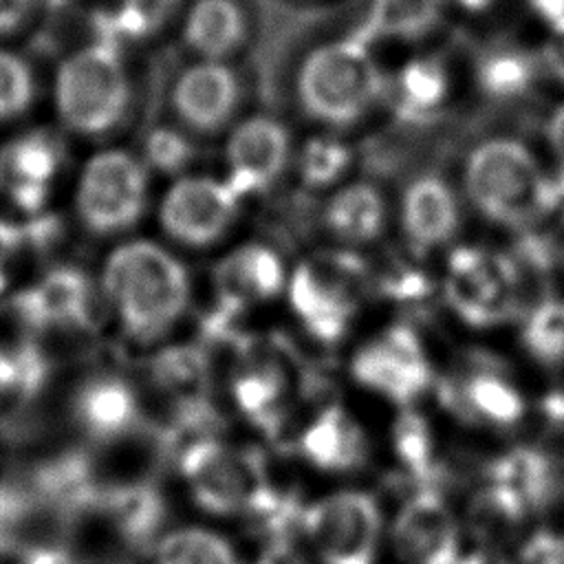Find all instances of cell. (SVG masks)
Instances as JSON below:
<instances>
[{
    "label": "cell",
    "instance_id": "8fae6325",
    "mask_svg": "<svg viewBox=\"0 0 564 564\" xmlns=\"http://www.w3.org/2000/svg\"><path fill=\"white\" fill-rule=\"evenodd\" d=\"M352 379L397 405H410L430 390L432 364L412 326L392 324L364 341L350 359Z\"/></svg>",
    "mask_w": 564,
    "mask_h": 564
},
{
    "label": "cell",
    "instance_id": "2e32d148",
    "mask_svg": "<svg viewBox=\"0 0 564 564\" xmlns=\"http://www.w3.org/2000/svg\"><path fill=\"white\" fill-rule=\"evenodd\" d=\"M20 317L35 328H90L99 308L93 280L77 267H57L29 286L15 304Z\"/></svg>",
    "mask_w": 564,
    "mask_h": 564
},
{
    "label": "cell",
    "instance_id": "8992f818",
    "mask_svg": "<svg viewBox=\"0 0 564 564\" xmlns=\"http://www.w3.org/2000/svg\"><path fill=\"white\" fill-rule=\"evenodd\" d=\"M75 207L90 234L117 236L132 229L148 207V165L119 148L97 152L79 174Z\"/></svg>",
    "mask_w": 564,
    "mask_h": 564
},
{
    "label": "cell",
    "instance_id": "e575fe53",
    "mask_svg": "<svg viewBox=\"0 0 564 564\" xmlns=\"http://www.w3.org/2000/svg\"><path fill=\"white\" fill-rule=\"evenodd\" d=\"M522 344L540 364L564 361V302L544 300L531 308L522 326Z\"/></svg>",
    "mask_w": 564,
    "mask_h": 564
},
{
    "label": "cell",
    "instance_id": "d6986e66",
    "mask_svg": "<svg viewBox=\"0 0 564 564\" xmlns=\"http://www.w3.org/2000/svg\"><path fill=\"white\" fill-rule=\"evenodd\" d=\"M73 416L90 438L110 443L134 430L139 421V397L117 375H93L75 390Z\"/></svg>",
    "mask_w": 564,
    "mask_h": 564
},
{
    "label": "cell",
    "instance_id": "4dcf8cb0",
    "mask_svg": "<svg viewBox=\"0 0 564 564\" xmlns=\"http://www.w3.org/2000/svg\"><path fill=\"white\" fill-rule=\"evenodd\" d=\"M538 62L518 48H494L476 62V84L485 97L518 99L535 79Z\"/></svg>",
    "mask_w": 564,
    "mask_h": 564
},
{
    "label": "cell",
    "instance_id": "4316f807",
    "mask_svg": "<svg viewBox=\"0 0 564 564\" xmlns=\"http://www.w3.org/2000/svg\"><path fill=\"white\" fill-rule=\"evenodd\" d=\"M126 542L148 546L165 520V502L148 482H130L104 489L101 502Z\"/></svg>",
    "mask_w": 564,
    "mask_h": 564
},
{
    "label": "cell",
    "instance_id": "7c38bea8",
    "mask_svg": "<svg viewBox=\"0 0 564 564\" xmlns=\"http://www.w3.org/2000/svg\"><path fill=\"white\" fill-rule=\"evenodd\" d=\"M167 99L178 128L192 137H212L234 126L242 79L229 62L196 57L174 75Z\"/></svg>",
    "mask_w": 564,
    "mask_h": 564
},
{
    "label": "cell",
    "instance_id": "9c48e42d",
    "mask_svg": "<svg viewBox=\"0 0 564 564\" xmlns=\"http://www.w3.org/2000/svg\"><path fill=\"white\" fill-rule=\"evenodd\" d=\"M300 529L322 564H372L381 509L372 494L341 489L304 507Z\"/></svg>",
    "mask_w": 564,
    "mask_h": 564
},
{
    "label": "cell",
    "instance_id": "74e56055",
    "mask_svg": "<svg viewBox=\"0 0 564 564\" xmlns=\"http://www.w3.org/2000/svg\"><path fill=\"white\" fill-rule=\"evenodd\" d=\"M518 557L520 564H564V535L540 529L522 542Z\"/></svg>",
    "mask_w": 564,
    "mask_h": 564
},
{
    "label": "cell",
    "instance_id": "60d3db41",
    "mask_svg": "<svg viewBox=\"0 0 564 564\" xmlns=\"http://www.w3.org/2000/svg\"><path fill=\"white\" fill-rule=\"evenodd\" d=\"M540 64L551 77L564 84V33H553V37L544 44Z\"/></svg>",
    "mask_w": 564,
    "mask_h": 564
},
{
    "label": "cell",
    "instance_id": "bcb514c9",
    "mask_svg": "<svg viewBox=\"0 0 564 564\" xmlns=\"http://www.w3.org/2000/svg\"><path fill=\"white\" fill-rule=\"evenodd\" d=\"M15 359L13 350H4L0 346V399L15 390Z\"/></svg>",
    "mask_w": 564,
    "mask_h": 564
},
{
    "label": "cell",
    "instance_id": "ba28073f",
    "mask_svg": "<svg viewBox=\"0 0 564 564\" xmlns=\"http://www.w3.org/2000/svg\"><path fill=\"white\" fill-rule=\"evenodd\" d=\"M178 471L194 502L214 516L245 513L267 485L258 456L216 436L185 443L178 452Z\"/></svg>",
    "mask_w": 564,
    "mask_h": 564
},
{
    "label": "cell",
    "instance_id": "d6a6232c",
    "mask_svg": "<svg viewBox=\"0 0 564 564\" xmlns=\"http://www.w3.org/2000/svg\"><path fill=\"white\" fill-rule=\"evenodd\" d=\"M352 163V150L335 134L311 137L297 152L295 170L304 187L324 189L337 185Z\"/></svg>",
    "mask_w": 564,
    "mask_h": 564
},
{
    "label": "cell",
    "instance_id": "f546056e",
    "mask_svg": "<svg viewBox=\"0 0 564 564\" xmlns=\"http://www.w3.org/2000/svg\"><path fill=\"white\" fill-rule=\"evenodd\" d=\"M152 564H242L231 542L205 527H181L154 544Z\"/></svg>",
    "mask_w": 564,
    "mask_h": 564
},
{
    "label": "cell",
    "instance_id": "ffe728a7",
    "mask_svg": "<svg viewBox=\"0 0 564 564\" xmlns=\"http://www.w3.org/2000/svg\"><path fill=\"white\" fill-rule=\"evenodd\" d=\"M181 35L198 59L231 62L247 46L251 24L238 0H194L185 11Z\"/></svg>",
    "mask_w": 564,
    "mask_h": 564
},
{
    "label": "cell",
    "instance_id": "603a6c76",
    "mask_svg": "<svg viewBox=\"0 0 564 564\" xmlns=\"http://www.w3.org/2000/svg\"><path fill=\"white\" fill-rule=\"evenodd\" d=\"M231 397L245 419L278 434L289 412V375L273 357H249L231 379Z\"/></svg>",
    "mask_w": 564,
    "mask_h": 564
},
{
    "label": "cell",
    "instance_id": "7dc6e473",
    "mask_svg": "<svg viewBox=\"0 0 564 564\" xmlns=\"http://www.w3.org/2000/svg\"><path fill=\"white\" fill-rule=\"evenodd\" d=\"M456 564H509L496 549H478L465 557H458Z\"/></svg>",
    "mask_w": 564,
    "mask_h": 564
},
{
    "label": "cell",
    "instance_id": "83f0119b",
    "mask_svg": "<svg viewBox=\"0 0 564 564\" xmlns=\"http://www.w3.org/2000/svg\"><path fill=\"white\" fill-rule=\"evenodd\" d=\"M445 0H372L359 35L372 40L414 42L436 29Z\"/></svg>",
    "mask_w": 564,
    "mask_h": 564
},
{
    "label": "cell",
    "instance_id": "f1b7e54d",
    "mask_svg": "<svg viewBox=\"0 0 564 564\" xmlns=\"http://www.w3.org/2000/svg\"><path fill=\"white\" fill-rule=\"evenodd\" d=\"M527 516L529 509L524 502L511 489L494 480L478 489L467 507V524L482 544L480 549H498V544L520 529Z\"/></svg>",
    "mask_w": 564,
    "mask_h": 564
},
{
    "label": "cell",
    "instance_id": "ac0fdd59",
    "mask_svg": "<svg viewBox=\"0 0 564 564\" xmlns=\"http://www.w3.org/2000/svg\"><path fill=\"white\" fill-rule=\"evenodd\" d=\"M399 227L416 251H434L460 229V200L449 181L434 172L414 176L399 198Z\"/></svg>",
    "mask_w": 564,
    "mask_h": 564
},
{
    "label": "cell",
    "instance_id": "3957f363",
    "mask_svg": "<svg viewBox=\"0 0 564 564\" xmlns=\"http://www.w3.org/2000/svg\"><path fill=\"white\" fill-rule=\"evenodd\" d=\"M386 95L388 79L359 33L308 48L293 73L295 106L328 130L357 126Z\"/></svg>",
    "mask_w": 564,
    "mask_h": 564
},
{
    "label": "cell",
    "instance_id": "d4e9b609",
    "mask_svg": "<svg viewBox=\"0 0 564 564\" xmlns=\"http://www.w3.org/2000/svg\"><path fill=\"white\" fill-rule=\"evenodd\" d=\"M489 480L511 489L529 509L538 513L553 505L564 491V469L551 452L540 447H513L489 465Z\"/></svg>",
    "mask_w": 564,
    "mask_h": 564
},
{
    "label": "cell",
    "instance_id": "b9f144b4",
    "mask_svg": "<svg viewBox=\"0 0 564 564\" xmlns=\"http://www.w3.org/2000/svg\"><path fill=\"white\" fill-rule=\"evenodd\" d=\"M544 134L551 145V152L557 156L560 165H564V104L549 115Z\"/></svg>",
    "mask_w": 564,
    "mask_h": 564
},
{
    "label": "cell",
    "instance_id": "44dd1931",
    "mask_svg": "<svg viewBox=\"0 0 564 564\" xmlns=\"http://www.w3.org/2000/svg\"><path fill=\"white\" fill-rule=\"evenodd\" d=\"M300 454L319 471H352L368 458L359 421L337 403L324 405L302 430Z\"/></svg>",
    "mask_w": 564,
    "mask_h": 564
},
{
    "label": "cell",
    "instance_id": "836d02e7",
    "mask_svg": "<svg viewBox=\"0 0 564 564\" xmlns=\"http://www.w3.org/2000/svg\"><path fill=\"white\" fill-rule=\"evenodd\" d=\"M392 445L401 465L421 482V487H434V443L425 419L416 412H403L394 423Z\"/></svg>",
    "mask_w": 564,
    "mask_h": 564
},
{
    "label": "cell",
    "instance_id": "30bf717a",
    "mask_svg": "<svg viewBox=\"0 0 564 564\" xmlns=\"http://www.w3.org/2000/svg\"><path fill=\"white\" fill-rule=\"evenodd\" d=\"M242 200L225 178L181 174L159 203V227L176 245L209 249L231 231Z\"/></svg>",
    "mask_w": 564,
    "mask_h": 564
},
{
    "label": "cell",
    "instance_id": "277c9868",
    "mask_svg": "<svg viewBox=\"0 0 564 564\" xmlns=\"http://www.w3.org/2000/svg\"><path fill=\"white\" fill-rule=\"evenodd\" d=\"M132 101L119 46L97 40L70 53L55 75V106L66 128L84 137L112 132Z\"/></svg>",
    "mask_w": 564,
    "mask_h": 564
},
{
    "label": "cell",
    "instance_id": "1f68e13d",
    "mask_svg": "<svg viewBox=\"0 0 564 564\" xmlns=\"http://www.w3.org/2000/svg\"><path fill=\"white\" fill-rule=\"evenodd\" d=\"M154 381L174 394L176 405L207 399V357L198 346L163 348L152 361Z\"/></svg>",
    "mask_w": 564,
    "mask_h": 564
},
{
    "label": "cell",
    "instance_id": "8d00e7d4",
    "mask_svg": "<svg viewBox=\"0 0 564 564\" xmlns=\"http://www.w3.org/2000/svg\"><path fill=\"white\" fill-rule=\"evenodd\" d=\"M35 97V77L26 59L0 48V121L29 110Z\"/></svg>",
    "mask_w": 564,
    "mask_h": 564
},
{
    "label": "cell",
    "instance_id": "5b68a950",
    "mask_svg": "<svg viewBox=\"0 0 564 564\" xmlns=\"http://www.w3.org/2000/svg\"><path fill=\"white\" fill-rule=\"evenodd\" d=\"M366 282V267L348 249L319 251L297 262L286 282L289 306L300 326L324 346L350 330Z\"/></svg>",
    "mask_w": 564,
    "mask_h": 564
},
{
    "label": "cell",
    "instance_id": "f35d334b",
    "mask_svg": "<svg viewBox=\"0 0 564 564\" xmlns=\"http://www.w3.org/2000/svg\"><path fill=\"white\" fill-rule=\"evenodd\" d=\"M22 245V234L15 225L7 223L4 218H0V291L7 286V273H9V264L13 262L15 253L20 251Z\"/></svg>",
    "mask_w": 564,
    "mask_h": 564
},
{
    "label": "cell",
    "instance_id": "52a82bcc",
    "mask_svg": "<svg viewBox=\"0 0 564 564\" xmlns=\"http://www.w3.org/2000/svg\"><path fill=\"white\" fill-rule=\"evenodd\" d=\"M443 291L447 306L465 324L498 326L518 311L520 271L516 260L500 251L463 245L447 256Z\"/></svg>",
    "mask_w": 564,
    "mask_h": 564
},
{
    "label": "cell",
    "instance_id": "d590c367",
    "mask_svg": "<svg viewBox=\"0 0 564 564\" xmlns=\"http://www.w3.org/2000/svg\"><path fill=\"white\" fill-rule=\"evenodd\" d=\"M143 163L161 174H183L196 159L192 134L178 126L152 128L143 141Z\"/></svg>",
    "mask_w": 564,
    "mask_h": 564
},
{
    "label": "cell",
    "instance_id": "7bdbcfd3",
    "mask_svg": "<svg viewBox=\"0 0 564 564\" xmlns=\"http://www.w3.org/2000/svg\"><path fill=\"white\" fill-rule=\"evenodd\" d=\"M291 538L286 540H273L269 542L260 564H304V560L295 553V549L291 546L289 542Z\"/></svg>",
    "mask_w": 564,
    "mask_h": 564
},
{
    "label": "cell",
    "instance_id": "ab89813d",
    "mask_svg": "<svg viewBox=\"0 0 564 564\" xmlns=\"http://www.w3.org/2000/svg\"><path fill=\"white\" fill-rule=\"evenodd\" d=\"M31 7L33 0H0V35L18 31L26 22Z\"/></svg>",
    "mask_w": 564,
    "mask_h": 564
},
{
    "label": "cell",
    "instance_id": "6da1fadb",
    "mask_svg": "<svg viewBox=\"0 0 564 564\" xmlns=\"http://www.w3.org/2000/svg\"><path fill=\"white\" fill-rule=\"evenodd\" d=\"M101 297L130 339L152 344L187 313L192 278L167 247L154 240H128L104 262Z\"/></svg>",
    "mask_w": 564,
    "mask_h": 564
},
{
    "label": "cell",
    "instance_id": "4fadbf2b",
    "mask_svg": "<svg viewBox=\"0 0 564 564\" xmlns=\"http://www.w3.org/2000/svg\"><path fill=\"white\" fill-rule=\"evenodd\" d=\"M293 156L289 128L273 115L256 112L238 119L225 141V181L242 196L271 189Z\"/></svg>",
    "mask_w": 564,
    "mask_h": 564
},
{
    "label": "cell",
    "instance_id": "cb8c5ba5",
    "mask_svg": "<svg viewBox=\"0 0 564 564\" xmlns=\"http://www.w3.org/2000/svg\"><path fill=\"white\" fill-rule=\"evenodd\" d=\"M445 401L463 419L498 430L518 425L527 408L518 386L489 368L460 377L447 388Z\"/></svg>",
    "mask_w": 564,
    "mask_h": 564
},
{
    "label": "cell",
    "instance_id": "484cf974",
    "mask_svg": "<svg viewBox=\"0 0 564 564\" xmlns=\"http://www.w3.org/2000/svg\"><path fill=\"white\" fill-rule=\"evenodd\" d=\"M394 110L408 121H427L443 110L452 93L447 64L438 57H412L388 84Z\"/></svg>",
    "mask_w": 564,
    "mask_h": 564
},
{
    "label": "cell",
    "instance_id": "5bb4252c",
    "mask_svg": "<svg viewBox=\"0 0 564 564\" xmlns=\"http://www.w3.org/2000/svg\"><path fill=\"white\" fill-rule=\"evenodd\" d=\"M289 271L275 249L264 242H245L225 253L214 269L216 315L212 328H223L245 308L269 302L286 291Z\"/></svg>",
    "mask_w": 564,
    "mask_h": 564
},
{
    "label": "cell",
    "instance_id": "e0dca14e",
    "mask_svg": "<svg viewBox=\"0 0 564 564\" xmlns=\"http://www.w3.org/2000/svg\"><path fill=\"white\" fill-rule=\"evenodd\" d=\"M64 150L51 132L31 130L0 148V192L24 212H40L62 167Z\"/></svg>",
    "mask_w": 564,
    "mask_h": 564
},
{
    "label": "cell",
    "instance_id": "7402d4cb",
    "mask_svg": "<svg viewBox=\"0 0 564 564\" xmlns=\"http://www.w3.org/2000/svg\"><path fill=\"white\" fill-rule=\"evenodd\" d=\"M322 225L344 247L375 242L388 225V200L370 181L344 183L324 203Z\"/></svg>",
    "mask_w": 564,
    "mask_h": 564
},
{
    "label": "cell",
    "instance_id": "ee69618b",
    "mask_svg": "<svg viewBox=\"0 0 564 564\" xmlns=\"http://www.w3.org/2000/svg\"><path fill=\"white\" fill-rule=\"evenodd\" d=\"M531 4L553 33H564V0H531Z\"/></svg>",
    "mask_w": 564,
    "mask_h": 564
},
{
    "label": "cell",
    "instance_id": "9a60e30c",
    "mask_svg": "<svg viewBox=\"0 0 564 564\" xmlns=\"http://www.w3.org/2000/svg\"><path fill=\"white\" fill-rule=\"evenodd\" d=\"M390 540L403 564H456L458 560V522L434 487H419L399 507Z\"/></svg>",
    "mask_w": 564,
    "mask_h": 564
},
{
    "label": "cell",
    "instance_id": "f6af8a7d",
    "mask_svg": "<svg viewBox=\"0 0 564 564\" xmlns=\"http://www.w3.org/2000/svg\"><path fill=\"white\" fill-rule=\"evenodd\" d=\"M22 564H75L68 553H64L57 546H40L29 551Z\"/></svg>",
    "mask_w": 564,
    "mask_h": 564
},
{
    "label": "cell",
    "instance_id": "7a4b0ae2",
    "mask_svg": "<svg viewBox=\"0 0 564 564\" xmlns=\"http://www.w3.org/2000/svg\"><path fill=\"white\" fill-rule=\"evenodd\" d=\"M463 194L491 225L527 231L557 203L560 194L531 148L509 134L474 143L463 161Z\"/></svg>",
    "mask_w": 564,
    "mask_h": 564
}]
</instances>
